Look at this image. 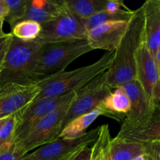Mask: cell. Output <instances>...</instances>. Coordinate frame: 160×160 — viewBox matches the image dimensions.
<instances>
[{"label":"cell","mask_w":160,"mask_h":160,"mask_svg":"<svg viewBox=\"0 0 160 160\" xmlns=\"http://www.w3.org/2000/svg\"><path fill=\"white\" fill-rule=\"evenodd\" d=\"M99 116H103V112L100 108H97L92 112L77 117L62 128L59 138L73 140L82 137L85 134L86 130Z\"/></svg>","instance_id":"ac0fdd59"},{"label":"cell","mask_w":160,"mask_h":160,"mask_svg":"<svg viewBox=\"0 0 160 160\" xmlns=\"http://www.w3.org/2000/svg\"><path fill=\"white\" fill-rule=\"evenodd\" d=\"M145 152V145L112 138L109 146V160H133Z\"/></svg>","instance_id":"d6986e66"},{"label":"cell","mask_w":160,"mask_h":160,"mask_svg":"<svg viewBox=\"0 0 160 160\" xmlns=\"http://www.w3.org/2000/svg\"><path fill=\"white\" fill-rule=\"evenodd\" d=\"M114 138L128 142L150 145L160 142V105L153 108L149 118L142 124L128 127L122 124Z\"/></svg>","instance_id":"4fadbf2b"},{"label":"cell","mask_w":160,"mask_h":160,"mask_svg":"<svg viewBox=\"0 0 160 160\" xmlns=\"http://www.w3.org/2000/svg\"><path fill=\"white\" fill-rule=\"evenodd\" d=\"M99 127L85 133L78 139L67 140L59 138L28 153L20 160H67L72 152L82 145L94 143L98 138Z\"/></svg>","instance_id":"9c48e42d"},{"label":"cell","mask_w":160,"mask_h":160,"mask_svg":"<svg viewBox=\"0 0 160 160\" xmlns=\"http://www.w3.org/2000/svg\"><path fill=\"white\" fill-rule=\"evenodd\" d=\"M3 23H4V20H0V39L2 38H3L4 36H6V33L3 31L2 27H3Z\"/></svg>","instance_id":"1f68e13d"},{"label":"cell","mask_w":160,"mask_h":160,"mask_svg":"<svg viewBox=\"0 0 160 160\" xmlns=\"http://www.w3.org/2000/svg\"><path fill=\"white\" fill-rule=\"evenodd\" d=\"M150 145H152V146L154 147L156 150H157V152H159V157H160V142H155V143L150 144Z\"/></svg>","instance_id":"d6a6232c"},{"label":"cell","mask_w":160,"mask_h":160,"mask_svg":"<svg viewBox=\"0 0 160 160\" xmlns=\"http://www.w3.org/2000/svg\"><path fill=\"white\" fill-rule=\"evenodd\" d=\"M12 38H13L12 34L11 33H9L0 39V67H2V64L4 60V58L6 56V52H7L9 45L12 42Z\"/></svg>","instance_id":"484cf974"},{"label":"cell","mask_w":160,"mask_h":160,"mask_svg":"<svg viewBox=\"0 0 160 160\" xmlns=\"http://www.w3.org/2000/svg\"><path fill=\"white\" fill-rule=\"evenodd\" d=\"M136 79L145 91L153 106L160 105V78L154 56L150 52L145 39L136 56Z\"/></svg>","instance_id":"30bf717a"},{"label":"cell","mask_w":160,"mask_h":160,"mask_svg":"<svg viewBox=\"0 0 160 160\" xmlns=\"http://www.w3.org/2000/svg\"><path fill=\"white\" fill-rule=\"evenodd\" d=\"M106 71L100 73L85 86L75 92L74 98L70 102L62 121V130L77 117L99 108L111 93V88L106 84Z\"/></svg>","instance_id":"52a82bcc"},{"label":"cell","mask_w":160,"mask_h":160,"mask_svg":"<svg viewBox=\"0 0 160 160\" xmlns=\"http://www.w3.org/2000/svg\"><path fill=\"white\" fill-rule=\"evenodd\" d=\"M72 13L81 20L106 10L107 0H64Z\"/></svg>","instance_id":"ffe728a7"},{"label":"cell","mask_w":160,"mask_h":160,"mask_svg":"<svg viewBox=\"0 0 160 160\" xmlns=\"http://www.w3.org/2000/svg\"><path fill=\"white\" fill-rule=\"evenodd\" d=\"M22 156H20L14 149L12 145L9 149L0 154V160H20Z\"/></svg>","instance_id":"f1b7e54d"},{"label":"cell","mask_w":160,"mask_h":160,"mask_svg":"<svg viewBox=\"0 0 160 160\" xmlns=\"http://www.w3.org/2000/svg\"><path fill=\"white\" fill-rule=\"evenodd\" d=\"M142 6L145 15V42L155 58L160 48V0H147Z\"/></svg>","instance_id":"9a60e30c"},{"label":"cell","mask_w":160,"mask_h":160,"mask_svg":"<svg viewBox=\"0 0 160 160\" xmlns=\"http://www.w3.org/2000/svg\"><path fill=\"white\" fill-rule=\"evenodd\" d=\"M17 113L12 114L6 118L0 130V154L7 151L13 145V135L17 123Z\"/></svg>","instance_id":"603a6c76"},{"label":"cell","mask_w":160,"mask_h":160,"mask_svg":"<svg viewBox=\"0 0 160 160\" xmlns=\"http://www.w3.org/2000/svg\"><path fill=\"white\" fill-rule=\"evenodd\" d=\"M38 86H9L0 89V120L20 112L35 99Z\"/></svg>","instance_id":"7c38bea8"},{"label":"cell","mask_w":160,"mask_h":160,"mask_svg":"<svg viewBox=\"0 0 160 160\" xmlns=\"http://www.w3.org/2000/svg\"><path fill=\"white\" fill-rule=\"evenodd\" d=\"M87 34L81 19L70 12L63 0L60 13L54 20L42 25V31L35 41L42 45L87 39Z\"/></svg>","instance_id":"8992f818"},{"label":"cell","mask_w":160,"mask_h":160,"mask_svg":"<svg viewBox=\"0 0 160 160\" xmlns=\"http://www.w3.org/2000/svg\"><path fill=\"white\" fill-rule=\"evenodd\" d=\"M9 8L6 0H0V20H4L8 15Z\"/></svg>","instance_id":"f546056e"},{"label":"cell","mask_w":160,"mask_h":160,"mask_svg":"<svg viewBox=\"0 0 160 160\" xmlns=\"http://www.w3.org/2000/svg\"><path fill=\"white\" fill-rule=\"evenodd\" d=\"M75 92L63 96L34 100L17 113V123L13 135V145L23 140L31 128L39 121L56 110L61 105L73 98Z\"/></svg>","instance_id":"ba28073f"},{"label":"cell","mask_w":160,"mask_h":160,"mask_svg":"<svg viewBox=\"0 0 160 160\" xmlns=\"http://www.w3.org/2000/svg\"><path fill=\"white\" fill-rule=\"evenodd\" d=\"M134 10L131 9H123L117 12H109L103 10L91 16L87 19L81 20L84 28L87 31L95 28L103 23L112 21H129L134 14Z\"/></svg>","instance_id":"44dd1931"},{"label":"cell","mask_w":160,"mask_h":160,"mask_svg":"<svg viewBox=\"0 0 160 160\" xmlns=\"http://www.w3.org/2000/svg\"><path fill=\"white\" fill-rule=\"evenodd\" d=\"M155 61H156L158 73H159V78H160V48H159V49H158L157 52H156V56H155Z\"/></svg>","instance_id":"4dcf8cb0"},{"label":"cell","mask_w":160,"mask_h":160,"mask_svg":"<svg viewBox=\"0 0 160 160\" xmlns=\"http://www.w3.org/2000/svg\"><path fill=\"white\" fill-rule=\"evenodd\" d=\"M99 108L102 110L103 116L123 121L130 110L131 102L123 88L119 87L106 97Z\"/></svg>","instance_id":"e0dca14e"},{"label":"cell","mask_w":160,"mask_h":160,"mask_svg":"<svg viewBox=\"0 0 160 160\" xmlns=\"http://www.w3.org/2000/svg\"><path fill=\"white\" fill-rule=\"evenodd\" d=\"M42 31V25L32 20H23L12 28L14 38L23 42H32L38 38Z\"/></svg>","instance_id":"7402d4cb"},{"label":"cell","mask_w":160,"mask_h":160,"mask_svg":"<svg viewBox=\"0 0 160 160\" xmlns=\"http://www.w3.org/2000/svg\"><path fill=\"white\" fill-rule=\"evenodd\" d=\"M72 100L61 105L56 110L39 120L23 140L14 144L16 152L23 157L32 150L59 138L62 131V121Z\"/></svg>","instance_id":"5b68a950"},{"label":"cell","mask_w":160,"mask_h":160,"mask_svg":"<svg viewBox=\"0 0 160 160\" xmlns=\"http://www.w3.org/2000/svg\"><path fill=\"white\" fill-rule=\"evenodd\" d=\"M9 8V12L4 21H6L11 28L22 21L26 13L27 0H6Z\"/></svg>","instance_id":"cb8c5ba5"},{"label":"cell","mask_w":160,"mask_h":160,"mask_svg":"<svg viewBox=\"0 0 160 160\" xmlns=\"http://www.w3.org/2000/svg\"><path fill=\"white\" fill-rule=\"evenodd\" d=\"M114 52L105 53L98 61L88 66L70 71L64 70L42 80L37 84L40 91L34 100L56 98L77 92L109 69Z\"/></svg>","instance_id":"3957f363"},{"label":"cell","mask_w":160,"mask_h":160,"mask_svg":"<svg viewBox=\"0 0 160 160\" xmlns=\"http://www.w3.org/2000/svg\"><path fill=\"white\" fill-rule=\"evenodd\" d=\"M133 160H145V158H144V155L143 156H140L136 157L135 159H134Z\"/></svg>","instance_id":"e575fe53"},{"label":"cell","mask_w":160,"mask_h":160,"mask_svg":"<svg viewBox=\"0 0 160 160\" xmlns=\"http://www.w3.org/2000/svg\"><path fill=\"white\" fill-rule=\"evenodd\" d=\"M145 145V152L144 154L145 160H160L159 152L152 145Z\"/></svg>","instance_id":"83f0119b"},{"label":"cell","mask_w":160,"mask_h":160,"mask_svg":"<svg viewBox=\"0 0 160 160\" xmlns=\"http://www.w3.org/2000/svg\"><path fill=\"white\" fill-rule=\"evenodd\" d=\"M92 159V148L89 145H82L75 150L67 160H91Z\"/></svg>","instance_id":"d4e9b609"},{"label":"cell","mask_w":160,"mask_h":160,"mask_svg":"<svg viewBox=\"0 0 160 160\" xmlns=\"http://www.w3.org/2000/svg\"><path fill=\"white\" fill-rule=\"evenodd\" d=\"M145 40V15L142 6L134 10L128 28L116 48L114 56L106 71V84L117 88L136 79V56Z\"/></svg>","instance_id":"6da1fadb"},{"label":"cell","mask_w":160,"mask_h":160,"mask_svg":"<svg viewBox=\"0 0 160 160\" xmlns=\"http://www.w3.org/2000/svg\"><path fill=\"white\" fill-rule=\"evenodd\" d=\"M109 143H110V142H109ZM109 144L107 146V148H106V152H105V160H109Z\"/></svg>","instance_id":"836d02e7"},{"label":"cell","mask_w":160,"mask_h":160,"mask_svg":"<svg viewBox=\"0 0 160 160\" xmlns=\"http://www.w3.org/2000/svg\"><path fill=\"white\" fill-rule=\"evenodd\" d=\"M126 92L131 108L125 116L122 124L128 127H136L145 123L151 116L153 106L148 100L145 91L137 79L121 86Z\"/></svg>","instance_id":"8fae6325"},{"label":"cell","mask_w":160,"mask_h":160,"mask_svg":"<svg viewBox=\"0 0 160 160\" xmlns=\"http://www.w3.org/2000/svg\"><path fill=\"white\" fill-rule=\"evenodd\" d=\"M62 6L63 0H27L26 13L23 20L45 24L59 16Z\"/></svg>","instance_id":"2e32d148"},{"label":"cell","mask_w":160,"mask_h":160,"mask_svg":"<svg viewBox=\"0 0 160 160\" xmlns=\"http://www.w3.org/2000/svg\"><path fill=\"white\" fill-rule=\"evenodd\" d=\"M123 9H129V8L121 0H107L106 1V10L109 11V12H117Z\"/></svg>","instance_id":"4316f807"},{"label":"cell","mask_w":160,"mask_h":160,"mask_svg":"<svg viewBox=\"0 0 160 160\" xmlns=\"http://www.w3.org/2000/svg\"><path fill=\"white\" fill-rule=\"evenodd\" d=\"M40 47L41 45L36 41L23 42L12 38L0 67V89L9 86L38 84L35 66Z\"/></svg>","instance_id":"7a4b0ae2"},{"label":"cell","mask_w":160,"mask_h":160,"mask_svg":"<svg viewBox=\"0 0 160 160\" xmlns=\"http://www.w3.org/2000/svg\"><path fill=\"white\" fill-rule=\"evenodd\" d=\"M5 120H6V118H5V119H2V120H0V130H1L2 127L3 123H4Z\"/></svg>","instance_id":"d590c367"},{"label":"cell","mask_w":160,"mask_h":160,"mask_svg":"<svg viewBox=\"0 0 160 160\" xmlns=\"http://www.w3.org/2000/svg\"><path fill=\"white\" fill-rule=\"evenodd\" d=\"M128 21H112L88 31L87 40L92 50L114 52L120 44L127 28Z\"/></svg>","instance_id":"5bb4252c"},{"label":"cell","mask_w":160,"mask_h":160,"mask_svg":"<svg viewBox=\"0 0 160 160\" xmlns=\"http://www.w3.org/2000/svg\"><path fill=\"white\" fill-rule=\"evenodd\" d=\"M91 51L92 49L87 39L41 45L36 57L35 76L38 81L64 71L73 61Z\"/></svg>","instance_id":"277c9868"}]
</instances>
